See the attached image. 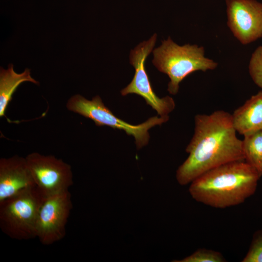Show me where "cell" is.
I'll return each mask as SVG.
<instances>
[{
  "label": "cell",
  "mask_w": 262,
  "mask_h": 262,
  "mask_svg": "<svg viewBox=\"0 0 262 262\" xmlns=\"http://www.w3.org/2000/svg\"><path fill=\"white\" fill-rule=\"evenodd\" d=\"M245 161L262 175V131L244 136L243 140Z\"/></svg>",
  "instance_id": "obj_13"
},
{
  "label": "cell",
  "mask_w": 262,
  "mask_h": 262,
  "mask_svg": "<svg viewBox=\"0 0 262 262\" xmlns=\"http://www.w3.org/2000/svg\"><path fill=\"white\" fill-rule=\"evenodd\" d=\"M248 71L255 84L262 89V46L258 47L250 57Z\"/></svg>",
  "instance_id": "obj_15"
},
{
  "label": "cell",
  "mask_w": 262,
  "mask_h": 262,
  "mask_svg": "<svg viewBox=\"0 0 262 262\" xmlns=\"http://www.w3.org/2000/svg\"><path fill=\"white\" fill-rule=\"evenodd\" d=\"M157 39L154 34L147 41H144L131 50L130 55L131 64L135 68V73L131 82L121 91L125 96L129 94H135L142 97L147 104L162 116H168L175 108L173 98L167 96L159 98L152 87L145 67L146 59L152 51Z\"/></svg>",
  "instance_id": "obj_6"
},
{
  "label": "cell",
  "mask_w": 262,
  "mask_h": 262,
  "mask_svg": "<svg viewBox=\"0 0 262 262\" xmlns=\"http://www.w3.org/2000/svg\"><path fill=\"white\" fill-rule=\"evenodd\" d=\"M242 262H262V229L256 232Z\"/></svg>",
  "instance_id": "obj_16"
},
{
  "label": "cell",
  "mask_w": 262,
  "mask_h": 262,
  "mask_svg": "<svg viewBox=\"0 0 262 262\" xmlns=\"http://www.w3.org/2000/svg\"><path fill=\"white\" fill-rule=\"evenodd\" d=\"M186 151L189 156L176 172L182 185L223 164L245 161L243 140L236 135L231 115L223 110L195 116L194 133Z\"/></svg>",
  "instance_id": "obj_1"
},
{
  "label": "cell",
  "mask_w": 262,
  "mask_h": 262,
  "mask_svg": "<svg viewBox=\"0 0 262 262\" xmlns=\"http://www.w3.org/2000/svg\"><path fill=\"white\" fill-rule=\"evenodd\" d=\"M227 25L243 45L262 38V3L257 0H226Z\"/></svg>",
  "instance_id": "obj_9"
},
{
  "label": "cell",
  "mask_w": 262,
  "mask_h": 262,
  "mask_svg": "<svg viewBox=\"0 0 262 262\" xmlns=\"http://www.w3.org/2000/svg\"><path fill=\"white\" fill-rule=\"evenodd\" d=\"M45 197L35 186L0 202L1 230L19 240L36 237L38 215Z\"/></svg>",
  "instance_id": "obj_4"
},
{
  "label": "cell",
  "mask_w": 262,
  "mask_h": 262,
  "mask_svg": "<svg viewBox=\"0 0 262 262\" xmlns=\"http://www.w3.org/2000/svg\"><path fill=\"white\" fill-rule=\"evenodd\" d=\"M176 262H224L225 259L221 253L213 250L200 248L184 259Z\"/></svg>",
  "instance_id": "obj_14"
},
{
  "label": "cell",
  "mask_w": 262,
  "mask_h": 262,
  "mask_svg": "<svg viewBox=\"0 0 262 262\" xmlns=\"http://www.w3.org/2000/svg\"><path fill=\"white\" fill-rule=\"evenodd\" d=\"M261 175L246 161L229 163L201 175L189 191L196 201L216 208L241 204L256 191Z\"/></svg>",
  "instance_id": "obj_2"
},
{
  "label": "cell",
  "mask_w": 262,
  "mask_h": 262,
  "mask_svg": "<svg viewBox=\"0 0 262 262\" xmlns=\"http://www.w3.org/2000/svg\"><path fill=\"white\" fill-rule=\"evenodd\" d=\"M153 64L170 79L167 90L176 95L180 82L190 74L215 69L218 63L206 57L205 49L197 45L180 46L169 37L161 45L153 50Z\"/></svg>",
  "instance_id": "obj_3"
},
{
  "label": "cell",
  "mask_w": 262,
  "mask_h": 262,
  "mask_svg": "<svg viewBox=\"0 0 262 262\" xmlns=\"http://www.w3.org/2000/svg\"><path fill=\"white\" fill-rule=\"evenodd\" d=\"M25 158L35 185L45 196L67 190L73 184L71 166L61 159L37 152Z\"/></svg>",
  "instance_id": "obj_7"
},
{
  "label": "cell",
  "mask_w": 262,
  "mask_h": 262,
  "mask_svg": "<svg viewBox=\"0 0 262 262\" xmlns=\"http://www.w3.org/2000/svg\"><path fill=\"white\" fill-rule=\"evenodd\" d=\"M68 190L47 196L40 209L36 237L44 245H50L64 238L66 225L72 209Z\"/></svg>",
  "instance_id": "obj_8"
},
{
  "label": "cell",
  "mask_w": 262,
  "mask_h": 262,
  "mask_svg": "<svg viewBox=\"0 0 262 262\" xmlns=\"http://www.w3.org/2000/svg\"><path fill=\"white\" fill-rule=\"evenodd\" d=\"M39 82L31 76L30 70L26 68L21 73H16L12 64L7 69L1 67L0 70V117H6L5 113L12 96L18 86L23 82Z\"/></svg>",
  "instance_id": "obj_12"
},
{
  "label": "cell",
  "mask_w": 262,
  "mask_h": 262,
  "mask_svg": "<svg viewBox=\"0 0 262 262\" xmlns=\"http://www.w3.org/2000/svg\"><path fill=\"white\" fill-rule=\"evenodd\" d=\"M66 106L69 111L92 120L98 126H107L124 131L134 138L138 149L147 144L149 139L148 131L150 129L169 119L168 116H155L138 125L129 124L114 115L98 96L88 100L81 95H75L67 100Z\"/></svg>",
  "instance_id": "obj_5"
},
{
  "label": "cell",
  "mask_w": 262,
  "mask_h": 262,
  "mask_svg": "<svg viewBox=\"0 0 262 262\" xmlns=\"http://www.w3.org/2000/svg\"><path fill=\"white\" fill-rule=\"evenodd\" d=\"M231 117L236 132L244 136L262 131V91L236 109Z\"/></svg>",
  "instance_id": "obj_11"
},
{
  "label": "cell",
  "mask_w": 262,
  "mask_h": 262,
  "mask_svg": "<svg viewBox=\"0 0 262 262\" xmlns=\"http://www.w3.org/2000/svg\"><path fill=\"white\" fill-rule=\"evenodd\" d=\"M35 186L25 158L15 155L0 159V202Z\"/></svg>",
  "instance_id": "obj_10"
}]
</instances>
